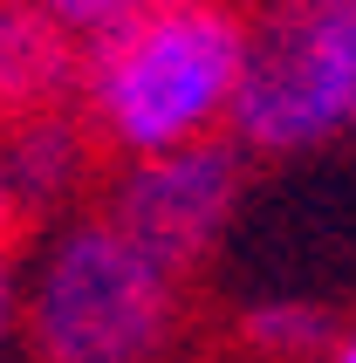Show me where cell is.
Returning a JSON list of instances; mask_svg holds the SVG:
<instances>
[{"label":"cell","mask_w":356,"mask_h":363,"mask_svg":"<svg viewBox=\"0 0 356 363\" xmlns=\"http://www.w3.org/2000/svg\"><path fill=\"white\" fill-rule=\"evenodd\" d=\"M254 21L233 0H144L103 41L82 48L76 117L103 164L158 158L219 138L247 69Z\"/></svg>","instance_id":"cell-1"},{"label":"cell","mask_w":356,"mask_h":363,"mask_svg":"<svg viewBox=\"0 0 356 363\" xmlns=\"http://www.w3.org/2000/svg\"><path fill=\"white\" fill-rule=\"evenodd\" d=\"M21 336L35 363H172L185 281L82 206L48 233L21 281Z\"/></svg>","instance_id":"cell-2"},{"label":"cell","mask_w":356,"mask_h":363,"mask_svg":"<svg viewBox=\"0 0 356 363\" xmlns=\"http://www.w3.org/2000/svg\"><path fill=\"white\" fill-rule=\"evenodd\" d=\"M356 130V0L260 14L226 138L247 158H301Z\"/></svg>","instance_id":"cell-3"},{"label":"cell","mask_w":356,"mask_h":363,"mask_svg":"<svg viewBox=\"0 0 356 363\" xmlns=\"http://www.w3.org/2000/svg\"><path fill=\"white\" fill-rule=\"evenodd\" d=\"M247 164L254 158L233 138H199L178 151H158V158L110 164V172H96V213L158 267L192 281L206 254L219 247L226 220L240 213Z\"/></svg>","instance_id":"cell-4"},{"label":"cell","mask_w":356,"mask_h":363,"mask_svg":"<svg viewBox=\"0 0 356 363\" xmlns=\"http://www.w3.org/2000/svg\"><path fill=\"white\" fill-rule=\"evenodd\" d=\"M0 172H7V192H14L21 220L35 226L62 206H76L103 172L96 138L82 130L76 110H41V117L0 123Z\"/></svg>","instance_id":"cell-5"},{"label":"cell","mask_w":356,"mask_h":363,"mask_svg":"<svg viewBox=\"0 0 356 363\" xmlns=\"http://www.w3.org/2000/svg\"><path fill=\"white\" fill-rule=\"evenodd\" d=\"M82 48L28 0H0V123L76 110Z\"/></svg>","instance_id":"cell-6"},{"label":"cell","mask_w":356,"mask_h":363,"mask_svg":"<svg viewBox=\"0 0 356 363\" xmlns=\"http://www.w3.org/2000/svg\"><path fill=\"white\" fill-rule=\"evenodd\" d=\"M336 336V315L316 302H254V308H240V323H233V343L247 350L254 363H308L322 343Z\"/></svg>","instance_id":"cell-7"},{"label":"cell","mask_w":356,"mask_h":363,"mask_svg":"<svg viewBox=\"0 0 356 363\" xmlns=\"http://www.w3.org/2000/svg\"><path fill=\"white\" fill-rule=\"evenodd\" d=\"M28 7H35V14H48L62 35L76 41V48H89V41H103L117 21H130L144 0H28Z\"/></svg>","instance_id":"cell-8"},{"label":"cell","mask_w":356,"mask_h":363,"mask_svg":"<svg viewBox=\"0 0 356 363\" xmlns=\"http://www.w3.org/2000/svg\"><path fill=\"white\" fill-rule=\"evenodd\" d=\"M14 329H21V267H14V254H0V350H7Z\"/></svg>","instance_id":"cell-9"},{"label":"cell","mask_w":356,"mask_h":363,"mask_svg":"<svg viewBox=\"0 0 356 363\" xmlns=\"http://www.w3.org/2000/svg\"><path fill=\"white\" fill-rule=\"evenodd\" d=\"M28 233V220H21L14 192H7V172H0V254H14V240Z\"/></svg>","instance_id":"cell-10"},{"label":"cell","mask_w":356,"mask_h":363,"mask_svg":"<svg viewBox=\"0 0 356 363\" xmlns=\"http://www.w3.org/2000/svg\"><path fill=\"white\" fill-rule=\"evenodd\" d=\"M308 363H356V329H336V336H329Z\"/></svg>","instance_id":"cell-11"},{"label":"cell","mask_w":356,"mask_h":363,"mask_svg":"<svg viewBox=\"0 0 356 363\" xmlns=\"http://www.w3.org/2000/svg\"><path fill=\"white\" fill-rule=\"evenodd\" d=\"M247 21H260V14H288V7H322V0H233Z\"/></svg>","instance_id":"cell-12"}]
</instances>
